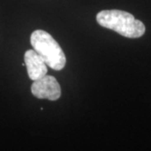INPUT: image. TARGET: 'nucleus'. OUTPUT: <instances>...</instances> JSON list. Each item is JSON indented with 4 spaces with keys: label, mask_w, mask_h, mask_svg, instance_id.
<instances>
[{
    "label": "nucleus",
    "mask_w": 151,
    "mask_h": 151,
    "mask_svg": "<svg viewBox=\"0 0 151 151\" xmlns=\"http://www.w3.org/2000/svg\"><path fill=\"white\" fill-rule=\"evenodd\" d=\"M97 23L127 38H139L145 33V26L133 14L118 9L103 10L97 14Z\"/></svg>",
    "instance_id": "nucleus-1"
},
{
    "label": "nucleus",
    "mask_w": 151,
    "mask_h": 151,
    "mask_svg": "<svg viewBox=\"0 0 151 151\" xmlns=\"http://www.w3.org/2000/svg\"><path fill=\"white\" fill-rule=\"evenodd\" d=\"M30 44L47 66L55 70H62L65 67L66 63L65 53L49 33L42 29L34 31L30 36Z\"/></svg>",
    "instance_id": "nucleus-2"
},
{
    "label": "nucleus",
    "mask_w": 151,
    "mask_h": 151,
    "mask_svg": "<svg viewBox=\"0 0 151 151\" xmlns=\"http://www.w3.org/2000/svg\"><path fill=\"white\" fill-rule=\"evenodd\" d=\"M31 92L35 97L40 99L55 101L60 97L61 90L60 84L54 76L45 75L34 81L31 86Z\"/></svg>",
    "instance_id": "nucleus-3"
},
{
    "label": "nucleus",
    "mask_w": 151,
    "mask_h": 151,
    "mask_svg": "<svg viewBox=\"0 0 151 151\" xmlns=\"http://www.w3.org/2000/svg\"><path fill=\"white\" fill-rule=\"evenodd\" d=\"M24 64L29 77L35 81L47 74V65L35 50H28L24 54Z\"/></svg>",
    "instance_id": "nucleus-4"
}]
</instances>
